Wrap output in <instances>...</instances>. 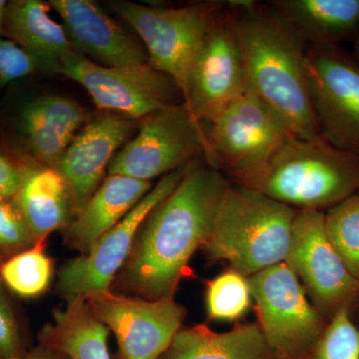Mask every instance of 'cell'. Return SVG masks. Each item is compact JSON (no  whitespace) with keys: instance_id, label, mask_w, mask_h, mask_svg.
<instances>
[{"instance_id":"cell-1","label":"cell","mask_w":359,"mask_h":359,"mask_svg":"<svg viewBox=\"0 0 359 359\" xmlns=\"http://www.w3.org/2000/svg\"><path fill=\"white\" fill-rule=\"evenodd\" d=\"M229 186L218 170L193 163L142 224L121 269L123 289L148 301L174 299L189 261L209 238Z\"/></svg>"},{"instance_id":"cell-2","label":"cell","mask_w":359,"mask_h":359,"mask_svg":"<svg viewBox=\"0 0 359 359\" xmlns=\"http://www.w3.org/2000/svg\"><path fill=\"white\" fill-rule=\"evenodd\" d=\"M248 89L271 106L297 138L323 139L306 70V42L271 6L231 1Z\"/></svg>"},{"instance_id":"cell-3","label":"cell","mask_w":359,"mask_h":359,"mask_svg":"<svg viewBox=\"0 0 359 359\" xmlns=\"http://www.w3.org/2000/svg\"><path fill=\"white\" fill-rule=\"evenodd\" d=\"M297 215L289 205L245 187H228L204 247L244 276L283 263Z\"/></svg>"},{"instance_id":"cell-4","label":"cell","mask_w":359,"mask_h":359,"mask_svg":"<svg viewBox=\"0 0 359 359\" xmlns=\"http://www.w3.org/2000/svg\"><path fill=\"white\" fill-rule=\"evenodd\" d=\"M259 192L292 209H330L359 193V154L323 139L292 137L271 160Z\"/></svg>"},{"instance_id":"cell-5","label":"cell","mask_w":359,"mask_h":359,"mask_svg":"<svg viewBox=\"0 0 359 359\" xmlns=\"http://www.w3.org/2000/svg\"><path fill=\"white\" fill-rule=\"evenodd\" d=\"M205 127L208 162L235 177L240 186L259 192L271 160L294 136L285 120L249 89Z\"/></svg>"},{"instance_id":"cell-6","label":"cell","mask_w":359,"mask_h":359,"mask_svg":"<svg viewBox=\"0 0 359 359\" xmlns=\"http://www.w3.org/2000/svg\"><path fill=\"white\" fill-rule=\"evenodd\" d=\"M226 2L209 1L162 8L131 1H112L111 8L136 32L149 65L174 80L183 100L194 65L210 30Z\"/></svg>"},{"instance_id":"cell-7","label":"cell","mask_w":359,"mask_h":359,"mask_svg":"<svg viewBox=\"0 0 359 359\" xmlns=\"http://www.w3.org/2000/svg\"><path fill=\"white\" fill-rule=\"evenodd\" d=\"M207 151L205 125L185 103L174 104L139 120L136 136L116 153L108 173L151 182L190 164Z\"/></svg>"},{"instance_id":"cell-8","label":"cell","mask_w":359,"mask_h":359,"mask_svg":"<svg viewBox=\"0 0 359 359\" xmlns=\"http://www.w3.org/2000/svg\"><path fill=\"white\" fill-rule=\"evenodd\" d=\"M59 74L83 86L99 109L136 121L184 102L174 80L149 63L106 67L73 50L63 60Z\"/></svg>"},{"instance_id":"cell-9","label":"cell","mask_w":359,"mask_h":359,"mask_svg":"<svg viewBox=\"0 0 359 359\" xmlns=\"http://www.w3.org/2000/svg\"><path fill=\"white\" fill-rule=\"evenodd\" d=\"M249 282L271 353L292 359L313 348L325 327L290 264L269 266L250 276Z\"/></svg>"},{"instance_id":"cell-10","label":"cell","mask_w":359,"mask_h":359,"mask_svg":"<svg viewBox=\"0 0 359 359\" xmlns=\"http://www.w3.org/2000/svg\"><path fill=\"white\" fill-rule=\"evenodd\" d=\"M309 93L323 140L359 154V60L339 46H308Z\"/></svg>"},{"instance_id":"cell-11","label":"cell","mask_w":359,"mask_h":359,"mask_svg":"<svg viewBox=\"0 0 359 359\" xmlns=\"http://www.w3.org/2000/svg\"><path fill=\"white\" fill-rule=\"evenodd\" d=\"M193 162L162 177L150 192L102 236L88 252L71 259L59 273L58 290L66 299L108 292L118 271L128 259L135 238L150 212L168 197Z\"/></svg>"},{"instance_id":"cell-12","label":"cell","mask_w":359,"mask_h":359,"mask_svg":"<svg viewBox=\"0 0 359 359\" xmlns=\"http://www.w3.org/2000/svg\"><path fill=\"white\" fill-rule=\"evenodd\" d=\"M85 299L97 318L115 334L116 359H159L185 318V309L174 299L148 301L108 290Z\"/></svg>"},{"instance_id":"cell-13","label":"cell","mask_w":359,"mask_h":359,"mask_svg":"<svg viewBox=\"0 0 359 359\" xmlns=\"http://www.w3.org/2000/svg\"><path fill=\"white\" fill-rule=\"evenodd\" d=\"M247 89L233 15L226 2L194 65L184 103L198 121L208 125Z\"/></svg>"},{"instance_id":"cell-14","label":"cell","mask_w":359,"mask_h":359,"mask_svg":"<svg viewBox=\"0 0 359 359\" xmlns=\"http://www.w3.org/2000/svg\"><path fill=\"white\" fill-rule=\"evenodd\" d=\"M285 263L301 276L320 308L332 316L344 306H353L358 297L359 282L330 242L323 211L297 212Z\"/></svg>"},{"instance_id":"cell-15","label":"cell","mask_w":359,"mask_h":359,"mask_svg":"<svg viewBox=\"0 0 359 359\" xmlns=\"http://www.w3.org/2000/svg\"><path fill=\"white\" fill-rule=\"evenodd\" d=\"M138 121L105 114L87 123L61 156L55 169L69 186L75 217L104 181L116 153L133 136ZM74 217V218H75Z\"/></svg>"},{"instance_id":"cell-16","label":"cell","mask_w":359,"mask_h":359,"mask_svg":"<svg viewBox=\"0 0 359 359\" xmlns=\"http://www.w3.org/2000/svg\"><path fill=\"white\" fill-rule=\"evenodd\" d=\"M75 51L106 67L149 63L145 47L93 0H50Z\"/></svg>"},{"instance_id":"cell-17","label":"cell","mask_w":359,"mask_h":359,"mask_svg":"<svg viewBox=\"0 0 359 359\" xmlns=\"http://www.w3.org/2000/svg\"><path fill=\"white\" fill-rule=\"evenodd\" d=\"M88 122V113L67 97L46 95L23 106L18 128L41 166L55 168L61 156Z\"/></svg>"},{"instance_id":"cell-18","label":"cell","mask_w":359,"mask_h":359,"mask_svg":"<svg viewBox=\"0 0 359 359\" xmlns=\"http://www.w3.org/2000/svg\"><path fill=\"white\" fill-rule=\"evenodd\" d=\"M50 8L41 0L8 2L4 32L32 56L39 72L59 74L63 60L74 48L65 28L51 18Z\"/></svg>"},{"instance_id":"cell-19","label":"cell","mask_w":359,"mask_h":359,"mask_svg":"<svg viewBox=\"0 0 359 359\" xmlns=\"http://www.w3.org/2000/svg\"><path fill=\"white\" fill-rule=\"evenodd\" d=\"M153 188L152 183L122 176L108 175L82 211L66 228L68 245L82 255L105 235Z\"/></svg>"},{"instance_id":"cell-20","label":"cell","mask_w":359,"mask_h":359,"mask_svg":"<svg viewBox=\"0 0 359 359\" xmlns=\"http://www.w3.org/2000/svg\"><path fill=\"white\" fill-rule=\"evenodd\" d=\"M269 6L308 46H339L358 36L359 0H276Z\"/></svg>"},{"instance_id":"cell-21","label":"cell","mask_w":359,"mask_h":359,"mask_svg":"<svg viewBox=\"0 0 359 359\" xmlns=\"http://www.w3.org/2000/svg\"><path fill=\"white\" fill-rule=\"evenodd\" d=\"M14 201L36 244L67 228L75 217L69 186L55 168L30 167Z\"/></svg>"},{"instance_id":"cell-22","label":"cell","mask_w":359,"mask_h":359,"mask_svg":"<svg viewBox=\"0 0 359 359\" xmlns=\"http://www.w3.org/2000/svg\"><path fill=\"white\" fill-rule=\"evenodd\" d=\"M257 325H240L224 334L205 325L181 328L159 359H271Z\"/></svg>"},{"instance_id":"cell-23","label":"cell","mask_w":359,"mask_h":359,"mask_svg":"<svg viewBox=\"0 0 359 359\" xmlns=\"http://www.w3.org/2000/svg\"><path fill=\"white\" fill-rule=\"evenodd\" d=\"M107 339L108 327L85 297H74L68 299L65 309L54 311L53 325L43 334V346L67 359H112Z\"/></svg>"},{"instance_id":"cell-24","label":"cell","mask_w":359,"mask_h":359,"mask_svg":"<svg viewBox=\"0 0 359 359\" xmlns=\"http://www.w3.org/2000/svg\"><path fill=\"white\" fill-rule=\"evenodd\" d=\"M44 243H37L13 255L0 266L2 282L21 297H35L43 294L50 285L53 264L45 254Z\"/></svg>"},{"instance_id":"cell-25","label":"cell","mask_w":359,"mask_h":359,"mask_svg":"<svg viewBox=\"0 0 359 359\" xmlns=\"http://www.w3.org/2000/svg\"><path fill=\"white\" fill-rule=\"evenodd\" d=\"M325 224L330 242L359 282V193L328 209Z\"/></svg>"},{"instance_id":"cell-26","label":"cell","mask_w":359,"mask_h":359,"mask_svg":"<svg viewBox=\"0 0 359 359\" xmlns=\"http://www.w3.org/2000/svg\"><path fill=\"white\" fill-rule=\"evenodd\" d=\"M252 299L249 280L235 269L209 282L205 292L208 314L215 320H238L247 313Z\"/></svg>"},{"instance_id":"cell-27","label":"cell","mask_w":359,"mask_h":359,"mask_svg":"<svg viewBox=\"0 0 359 359\" xmlns=\"http://www.w3.org/2000/svg\"><path fill=\"white\" fill-rule=\"evenodd\" d=\"M351 308L344 306L332 316L313 347L311 359H359V328Z\"/></svg>"},{"instance_id":"cell-28","label":"cell","mask_w":359,"mask_h":359,"mask_svg":"<svg viewBox=\"0 0 359 359\" xmlns=\"http://www.w3.org/2000/svg\"><path fill=\"white\" fill-rule=\"evenodd\" d=\"M36 244L14 200H0V254H18Z\"/></svg>"},{"instance_id":"cell-29","label":"cell","mask_w":359,"mask_h":359,"mask_svg":"<svg viewBox=\"0 0 359 359\" xmlns=\"http://www.w3.org/2000/svg\"><path fill=\"white\" fill-rule=\"evenodd\" d=\"M39 72L36 62L13 40L0 39V90L6 85Z\"/></svg>"},{"instance_id":"cell-30","label":"cell","mask_w":359,"mask_h":359,"mask_svg":"<svg viewBox=\"0 0 359 359\" xmlns=\"http://www.w3.org/2000/svg\"><path fill=\"white\" fill-rule=\"evenodd\" d=\"M23 355L18 325L13 309L0 283V359Z\"/></svg>"},{"instance_id":"cell-31","label":"cell","mask_w":359,"mask_h":359,"mask_svg":"<svg viewBox=\"0 0 359 359\" xmlns=\"http://www.w3.org/2000/svg\"><path fill=\"white\" fill-rule=\"evenodd\" d=\"M30 167L20 166L0 152V200H14L25 183Z\"/></svg>"},{"instance_id":"cell-32","label":"cell","mask_w":359,"mask_h":359,"mask_svg":"<svg viewBox=\"0 0 359 359\" xmlns=\"http://www.w3.org/2000/svg\"><path fill=\"white\" fill-rule=\"evenodd\" d=\"M14 359H67L62 354L56 353V351H51V349L43 348L39 349V351H35L28 354V355H21L20 358Z\"/></svg>"},{"instance_id":"cell-33","label":"cell","mask_w":359,"mask_h":359,"mask_svg":"<svg viewBox=\"0 0 359 359\" xmlns=\"http://www.w3.org/2000/svg\"><path fill=\"white\" fill-rule=\"evenodd\" d=\"M7 4L8 2L6 0H0V39H1L2 35L6 34L4 27H6Z\"/></svg>"},{"instance_id":"cell-34","label":"cell","mask_w":359,"mask_h":359,"mask_svg":"<svg viewBox=\"0 0 359 359\" xmlns=\"http://www.w3.org/2000/svg\"><path fill=\"white\" fill-rule=\"evenodd\" d=\"M356 54H358V58L359 60V32L358 36H356Z\"/></svg>"}]
</instances>
